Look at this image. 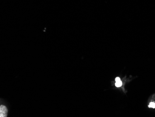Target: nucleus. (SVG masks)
<instances>
[{"label": "nucleus", "mask_w": 155, "mask_h": 117, "mask_svg": "<svg viewBox=\"0 0 155 117\" xmlns=\"http://www.w3.org/2000/svg\"><path fill=\"white\" fill-rule=\"evenodd\" d=\"M7 114V108L3 105H1L0 106V117H6Z\"/></svg>", "instance_id": "f257e3e1"}, {"label": "nucleus", "mask_w": 155, "mask_h": 117, "mask_svg": "<svg viewBox=\"0 0 155 117\" xmlns=\"http://www.w3.org/2000/svg\"><path fill=\"white\" fill-rule=\"evenodd\" d=\"M149 108H155V103L154 102H150V104L149 105Z\"/></svg>", "instance_id": "f03ea898"}, {"label": "nucleus", "mask_w": 155, "mask_h": 117, "mask_svg": "<svg viewBox=\"0 0 155 117\" xmlns=\"http://www.w3.org/2000/svg\"><path fill=\"white\" fill-rule=\"evenodd\" d=\"M122 83L121 81H118V82H116V84H115V86L117 87H120L122 86Z\"/></svg>", "instance_id": "7ed1b4c3"}, {"label": "nucleus", "mask_w": 155, "mask_h": 117, "mask_svg": "<svg viewBox=\"0 0 155 117\" xmlns=\"http://www.w3.org/2000/svg\"><path fill=\"white\" fill-rule=\"evenodd\" d=\"M115 81L116 82H118V81H120V79L119 77H116V79H115Z\"/></svg>", "instance_id": "20e7f679"}]
</instances>
